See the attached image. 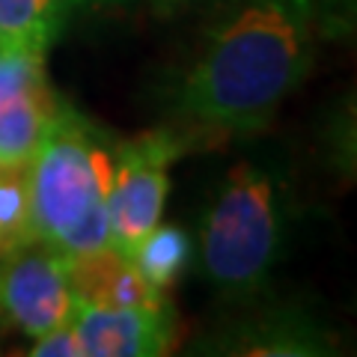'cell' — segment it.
Segmentation results:
<instances>
[{
    "label": "cell",
    "mask_w": 357,
    "mask_h": 357,
    "mask_svg": "<svg viewBox=\"0 0 357 357\" xmlns=\"http://www.w3.org/2000/svg\"><path fill=\"white\" fill-rule=\"evenodd\" d=\"M319 0H229L176 84L178 119L211 134L265 128L304 84Z\"/></svg>",
    "instance_id": "1"
},
{
    "label": "cell",
    "mask_w": 357,
    "mask_h": 357,
    "mask_svg": "<svg viewBox=\"0 0 357 357\" xmlns=\"http://www.w3.org/2000/svg\"><path fill=\"white\" fill-rule=\"evenodd\" d=\"M114 134L60 102L30 158L36 238L63 256L110 244L107 206L116 167Z\"/></svg>",
    "instance_id": "2"
},
{
    "label": "cell",
    "mask_w": 357,
    "mask_h": 357,
    "mask_svg": "<svg viewBox=\"0 0 357 357\" xmlns=\"http://www.w3.org/2000/svg\"><path fill=\"white\" fill-rule=\"evenodd\" d=\"M289 188L262 161H238L223 176L199 227V271L220 301L253 304L286 248Z\"/></svg>",
    "instance_id": "3"
},
{
    "label": "cell",
    "mask_w": 357,
    "mask_h": 357,
    "mask_svg": "<svg viewBox=\"0 0 357 357\" xmlns=\"http://www.w3.org/2000/svg\"><path fill=\"white\" fill-rule=\"evenodd\" d=\"M188 143L176 128H152L116 143L114 191L107 223L110 244L134 256L149 229L161 220L170 194V167L182 158Z\"/></svg>",
    "instance_id": "4"
},
{
    "label": "cell",
    "mask_w": 357,
    "mask_h": 357,
    "mask_svg": "<svg viewBox=\"0 0 357 357\" xmlns=\"http://www.w3.org/2000/svg\"><path fill=\"white\" fill-rule=\"evenodd\" d=\"M75 307L63 253L33 238L0 256V325L33 340L69 321Z\"/></svg>",
    "instance_id": "5"
},
{
    "label": "cell",
    "mask_w": 357,
    "mask_h": 357,
    "mask_svg": "<svg viewBox=\"0 0 357 357\" xmlns=\"http://www.w3.org/2000/svg\"><path fill=\"white\" fill-rule=\"evenodd\" d=\"M337 340L301 307H265L197 340L199 354H241V357H321L337 354Z\"/></svg>",
    "instance_id": "6"
},
{
    "label": "cell",
    "mask_w": 357,
    "mask_h": 357,
    "mask_svg": "<svg viewBox=\"0 0 357 357\" xmlns=\"http://www.w3.org/2000/svg\"><path fill=\"white\" fill-rule=\"evenodd\" d=\"M72 325L84 357H161L176 345V310L161 307H75Z\"/></svg>",
    "instance_id": "7"
},
{
    "label": "cell",
    "mask_w": 357,
    "mask_h": 357,
    "mask_svg": "<svg viewBox=\"0 0 357 357\" xmlns=\"http://www.w3.org/2000/svg\"><path fill=\"white\" fill-rule=\"evenodd\" d=\"M66 271L77 307H161L170 301V295L158 292L140 274L137 262L114 244L66 256Z\"/></svg>",
    "instance_id": "8"
},
{
    "label": "cell",
    "mask_w": 357,
    "mask_h": 357,
    "mask_svg": "<svg viewBox=\"0 0 357 357\" xmlns=\"http://www.w3.org/2000/svg\"><path fill=\"white\" fill-rule=\"evenodd\" d=\"M72 13V0H0V51L45 57Z\"/></svg>",
    "instance_id": "9"
},
{
    "label": "cell",
    "mask_w": 357,
    "mask_h": 357,
    "mask_svg": "<svg viewBox=\"0 0 357 357\" xmlns=\"http://www.w3.org/2000/svg\"><path fill=\"white\" fill-rule=\"evenodd\" d=\"M63 98L51 84L0 105V161H30Z\"/></svg>",
    "instance_id": "10"
},
{
    "label": "cell",
    "mask_w": 357,
    "mask_h": 357,
    "mask_svg": "<svg viewBox=\"0 0 357 357\" xmlns=\"http://www.w3.org/2000/svg\"><path fill=\"white\" fill-rule=\"evenodd\" d=\"M194 256V241L191 236L176 227V223H155L149 236L140 241V248L134 250L131 259L137 262L140 274L158 289V292L170 295L176 280L185 274L188 262Z\"/></svg>",
    "instance_id": "11"
},
{
    "label": "cell",
    "mask_w": 357,
    "mask_h": 357,
    "mask_svg": "<svg viewBox=\"0 0 357 357\" xmlns=\"http://www.w3.org/2000/svg\"><path fill=\"white\" fill-rule=\"evenodd\" d=\"M36 238L30 161H0V256Z\"/></svg>",
    "instance_id": "12"
},
{
    "label": "cell",
    "mask_w": 357,
    "mask_h": 357,
    "mask_svg": "<svg viewBox=\"0 0 357 357\" xmlns=\"http://www.w3.org/2000/svg\"><path fill=\"white\" fill-rule=\"evenodd\" d=\"M27 354L30 357H84V345L77 340V331L69 319L57 328L39 333V337H33Z\"/></svg>",
    "instance_id": "13"
},
{
    "label": "cell",
    "mask_w": 357,
    "mask_h": 357,
    "mask_svg": "<svg viewBox=\"0 0 357 357\" xmlns=\"http://www.w3.org/2000/svg\"><path fill=\"white\" fill-rule=\"evenodd\" d=\"M319 36L345 39L354 27V0H319Z\"/></svg>",
    "instance_id": "14"
},
{
    "label": "cell",
    "mask_w": 357,
    "mask_h": 357,
    "mask_svg": "<svg viewBox=\"0 0 357 357\" xmlns=\"http://www.w3.org/2000/svg\"><path fill=\"white\" fill-rule=\"evenodd\" d=\"M199 3V0H152V9L158 15H173V13H182V9Z\"/></svg>",
    "instance_id": "15"
},
{
    "label": "cell",
    "mask_w": 357,
    "mask_h": 357,
    "mask_svg": "<svg viewBox=\"0 0 357 357\" xmlns=\"http://www.w3.org/2000/svg\"><path fill=\"white\" fill-rule=\"evenodd\" d=\"M128 0H72L75 9H96V6H122Z\"/></svg>",
    "instance_id": "16"
}]
</instances>
